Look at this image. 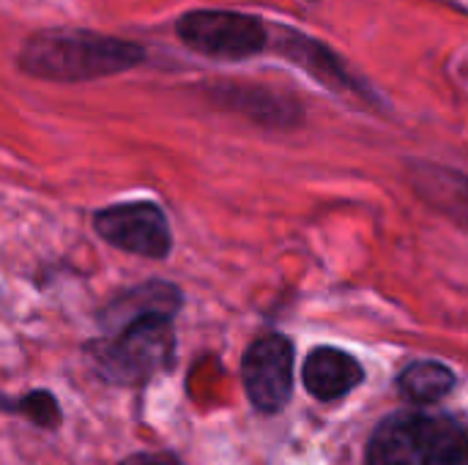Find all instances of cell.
<instances>
[{"label":"cell","mask_w":468,"mask_h":465,"mask_svg":"<svg viewBox=\"0 0 468 465\" xmlns=\"http://www.w3.org/2000/svg\"><path fill=\"white\" fill-rule=\"evenodd\" d=\"M277 49L296 66H302L307 74H313L318 82H324L326 88L335 90H356L362 93L359 82L348 74V69L343 66V60L321 41L299 33V30H282V36L277 38Z\"/></svg>","instance_id":"ba28073f"},{"label":"cell","mask_w":468,"mask_h":465,"mask_svg":"<svg viewBox=\"0 0 468 465\" xmlns=\"http://www.w3.org/2000/svg\"><path fill=\"white\" fill-rule=\"evenodd\" d=\"M241 381L250 403L261 414H277L293 392V345L282 334L255 340L241 362Z\"/></svg>","instance_id":"8992f818"},{"label":"cell","mask_w":468,"mask_h":465,"mask_svg":"<svg viewBox=\"0 0 468 465\" xmlns=\"http://www.w3.org/2000/svg\"><path fill=\"white\" fill-rule=\"evenodd\" d=\"M400 389L417 400V403H433L441 400L447 392H452L455 386V373L450 367H444L441 362H414L403 370L400 375Z\"/></svg>","instance_id":"30bf717a"},{"label":"cell","mask_w":468,"mask_h":465,"mask_svg":"<svg viewBox=\"0 0 468 465\" xmlns=\"http://www.w3.org/2000/svg\"><path fill=\"white\" fill-rule=\"evenodd\" d=\"M370 465H468L466 430L436 414H395L370 439Z\"/></svg>","instance_id":"3957f363"},{"label":"cell","mask_w":468,"mask_h":465,"mask_svg":"<svg viewBox=\"0 0 468 465\" xmlns=\"http://www.w3.org/2000/svg\"><path fill=\"white\" fill-rule=\"evenodd\" d=\"M118 465H184L176 455H167V452H140V455H132L126 460H121Z\"/></svg>","instance_id":"8fae6325"},{"label":"cell","mask_w":468,"mask_h":465,"mask_svg":"<svg viewBox=\"0 0 468 465\" xmlns=\"http://www.w3.org/2000/svg\"><path fill=\"white\" fill-rule=\"evenodd\" d=\"M362 378V365L351 354L337 348H315L302 367L304 389L318 400H337L356 389Z\"/></svg>","instance_id":"52a82bcc"},{"label":"cell","mask_w":468,"mask_h":465,"mask_svg":"<svg viewBox=\"0 0 468 465\" xmlns=\"http://www.w3.org/2000/svg\"><path fill=\"white\" fill-rule=\"evenodd\" d=\"M176 30L189 49L217 60H244L269 47L266 25L241 11L197 8L184 14Z\"/></svg>","instance_id":"277c9868"},{"label":"cell","mask_w":468,"mask_h":465,"mask_svg":"<svg viewBox=\"0 0 468 465\" xmlns=\"http://www.w3.org/2000/svg\"><path fill=\"white\" fill-rule=\"evenodd\" d=\"M93 227L101 241L137 258L165 260L173 252L170 222L165 211L151 200L107 206L96 211Z\"/></svg>","instance_id":"5b68a950"},{"label":"cell","mask_w":468,"mask_h":465,"mask_svg":"<svg viewBox=\"0 0 468 465\" xmlns=\"http://www.w3.org/2000/svg\"><path fill=\"white\" fill-rule=\"evenodd\" d=\"M88 359L99 378L115 386H143L176 365L173 315L145 312L123 323L112 337L88 345Z\"/></svg>","instance_id":"7a4b0ae2"},{"label":"cell","mask_w":468,"mask_h":465,"mask_svg":"<svg viewBox=\"0 0 468 465\" xmlns=\"http://www.w3.org/2000/svg\"><path fill=\"white\" fill-rule=\"evenodd\" d=\"M222 96L228 104H233L236 110L252 115L255 121L263 123H274V126H291L299 118V107L288 99H280L277 93L266 90V88H239V85H228L222 88Z\"/></svg>","instance_id":"9c48e42d"},{"label":"cell","mask_w":468,"mask_h":465,"mask_svg":"<svg viewBox=\"0 0 468 465\" xmlns=\"http://www.w3.org/2000/svg\"><path fill=\"white\" fill-rule=\"evenodd\" d=\"M145 60L134 41L93 30H41L19 52V69L36 79L85 82L129 71Z\"/></svg>","instance_id":"6da1fadb"}]
</instances>
